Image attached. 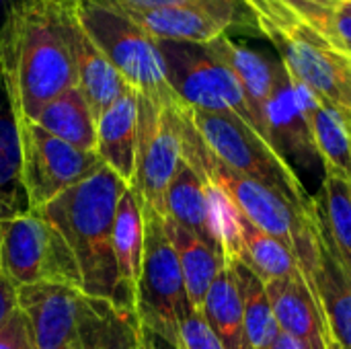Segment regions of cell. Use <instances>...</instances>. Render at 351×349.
Masks as SVG:
<instances>
[{
    "label": "cell",
    "mask_w": 351,
    "mask_h": 349,
    "mask_svg": "<svg viewBox=\"0 0 351 349\" xmlns=\"http://www.w3.org/2000/svg\"><path fill=\"white\" fill-rule=\"evenodd\" d=\"M0 66L19 115L33 121L56 97L76 86L60 19V0H21L0 35Z\"/></svg>",
    "instance_id": "1"
},
{
    "label": "cell",
    "mask_w": 351,
    "mask_h": 349,
    "mask_svg": "<svg viewBox=\"0 0 351 349\" xmlns=\"http://www.w3.org/2000/svg\"><path fill=\"white\" fill-rule=\"evenodd\" d=\"M125 189V181L111 169L101 167L86 181L39 208L72 249L82 278V292L107 300L119 311L125 309L113 253V222Z\"/></svg>",
    "instance_id": "2"
},
{
    "label": "cell",
    "mask_w": 351,
    "mask_h": 349,
    "mask_svg": "<svg viewBox=\"0 0 351 349\" xmlns=\"http://www.w3.org/2000/svg\"><path fill=\"white\" fill-rule=\"evenodd\" d=\"M261 35L276 47L294 80L351 117V60L302 23L284 0H243Z\"/></svg>",
    "instance_id": "3"
},
{
    "label": "cell",
    "mask_w": 351,
    "mask_h": 349,
    "mask_svg": "<svg viewBox=\"0 0 351 349\" xmlns=\"http://www.w3.org/2000/svg\"><path fill=\"white\" fill-rule=\"evenodd\" d=\"M16 304L31 325L37 349H93L134 315L58 284L21 286Z\"/></svg>",
    "instance_id": "4"
},
{
    "label": "cell",
    "mask_w": 351,
    "mask_h": 349,
    "mask_svg": "<svg viewBox=\"0 0 351 349\" xmlns=\"http://www.w3.org/2000/svg\"><path fill=\"white\" fill-rule=\"evenodd\" d=\"M86 33L138 95L171 103L179 99L167 80L158 41L115 0H74Z\"/></svg>",
    "instance_id": "5"
},
{
    "label": "cell",
    "mask_w": 351,
    "mask_h": 349,
    "mask_svg": "<svg viewBox=\"0 0 351 349\" xmlns=\"http://www.w3.org/2000/svg\"><path fill=\"white\" fill-rule=\"evenodd\" d=\"M189 111L204 144L222 165L267 185L300 214H315V197L306 191L294 167L251 125L234 113H216L191 107Z\"/></svg>",
    "instance_id": "6"
},
{
    "label": "cell",
    "mask_w": 351,
    "mask_h": 349,
    "mask_svg": "<svg viewBox=\"0 0 351 349\" xmlns=\"http://www.w3.org/2000/svg\"><path fill=\"white\" fill-rule=\"evenodd\" d=\"M144 216V249L142 269L136 286L134 315L148 335L162 346L175 349L179 337V321L191 306L179 259L165 232L162 216L142 204Z\"/></svg>",
    "instance_id": "7"
},
{
    "label": "cell",
    "mask_w": 351,
    "mask_h": 349,
    "mask_svg": "<svg viewBox=\"0 0 351 349\" xmlns=\"http://www.w3.org/2000/svg\"><path fill=\"white\" fill-rule=\"evenodd\" d=\"M0 272L16 288L58 284L82 290L72 249L39 210L2 220Z\"/></svg>",
    "instance_id": "8"
},
{
    "label": "cell",
    "mask_w": 351,
    "mask_h": 349,
    "mask_svg": "<svg viewBox=\"0 0 351 349\" xmlns=\"http://www.w3.org/2000/svg\"><path fill=\"white\" fill-rule=\"evenodd\" d=\"M171 91L191 109L234 113L259 136L257 117L234 72L206 43L158 41ZM263 138V136H261Z\"/></svg>",
    "instance_id": "9"
},
{
    "label": "cell",
    "mask_w": 351,
    "mask_h": 349,
    "mask_svg": "<svg viewBox=\"0 0 351 349\" xmlns=\"http://www.w3.org/2000/svg\"><path fill=\"white\" fill-rule=\"evenodd\" d=\"M23 187L31 210H39L64 191L80 185L105 167L97 152L78 150L35 121L19 117Z\"/></svg>",
    "instance_id": "10"
},
{
    "label": "cell",
    "mask_w": 351,
    "mask_h": 349,
    "mask_svg": "<svg viewBox=\"0 0 351 349\" xmlns=\"http://www.w3.org/2000/svg\"><path fill=\"white\" fill-rule=\"evenodd\" d=\"M181 99L171 103L154 101L138 95V148L136 175L132 189L142 204L165 216L167 189L181 163V134L177 107Z\"/></svg>",
    "instance_id": "11"
},
{
    "label": "cell",
    "mask_w": 351,
    "mask_h": 349,
    "mask_svg": "<svg viewBox=\"0 0 351 349\" xmlns=\"http://www.w3.org/2000/svg\"><path fill=\"white\" fill-rule=\"evenodd\" d=\"M60 19L74 66L76 86L86 99L95 119H99L103 111L125 93L130 84H125L121 74L86 33L76 14L74 0H60Z\"/></svg>",
    "instance_id": "12"
},
{
    "label": "cell",
    "mask_w": 351,
    "mask_h": 349,
    "mask_svg": "<svg viewBox=\"0 0 351 349\" xmlns=\"http://www.w3.org/2000/svg\"><path fill=\"white\" fill-rule=\"evenodd\" d=\"M263 123L269 144L290 165L298 163L304 169L323 167L308 121L296 97L294 82L282 60L278 64L274 88L263 105Z\"/></svg>",
    "instance_id": "13"
},
{
    "label": "cell",
    "mask_w": 351,
    "mask_h": 349,
    "mask_svg": "<svg viewBox=\"0 0 351 349\" xmlns=\"http://www.w3.org/2000/svg\"><path fill=\"white\" fill-rule=\"evenodd\" d=\"M306 286L321 304L333 339L351 349V274L343 267L317 222V263L306 278Z\"/></svg>",
    "instance_id": "14"
},
{
    "label": "cell",
    "mask_w": 351,
    "mask_h": 349,
    "mask_svg": "<svg viewBox=\"0 0 351 349\" xmlns=\"http://www.w3.org/2000/svg\"><path fill=\"white\" fill-rule=\"evenodd\" d=\"M292 82L308 121L325 175H333L351 183V117L319 99L298 80L292 78Z\"/></svg>",
    "instance_id": "15"
},
{
    "label": "cell",
    "mask_w": 351,
    "mask_h": 349,
    "mask_svg": "<svg viewBox=\"0 0 351 349\" xmlns=\"http://www.w3.org/2000/svg\"><path fill=\"white\" fill-rule=\"evenodd\" d=\"M265 290L282 333L308 344L313 349H327L335 341L321 304L304 280H274L265 284Z\"/></svg>",
    "instance_id": "16"
},
{
    "label": "cell",
    "mask_w": 351,
    "mask_h": 349,
    "mask_svg": "<svg viewBox=\"0 0 351 349\" xmlns=\"http://www.w3.org/2000/svg\"><path fill=\"white\" fill-rule=\"evenodd\" d=\"M138 148V93L128 86L125 93L109 105L97 119V154L121 181L132 185L136 175Z\"/></svg>",
    "instance_id": "17"
},
{
    "label": "cell",
    "mask_w": 351,
    "mask_h": 349,
    "mask_svg": "<svg viewBox=\"0 0 351 349\" xmlns=\"http://www.w3.org/2000/svg\"><path fill=\"white\" fill-rule=\"evenodd\" d=\"M165 216L191 230L195 237L224 255L214 230L210 185L185 158H181L175 177L167 189Z\"/></svg>",
    "instance_id": "18"
},
{
    "label": "cell",
    "mask_w": 351,
    "mask_h": 349,
    "mask_svg": "<svg viewBox=\"0 0 351 349\" xmlns=\"http://www.w3.org/2000/svg\"><path fill=\"white\" fill-rule=\"evenodd\" d=\"M19 109L0 66V210L6 218L33 212L23 187Z\"/></svg>",
    "instance_id": "19"
},
{
    "label": "cell",
    "mask_w": 351,
    "mask_h": 349,
    "mask_svg": "<svg viewBox=\"0 0 351 349\" xmlns=\"http://www.w3.org/2000/svg\"><path fill=\"white\" fill-rule=\"evenodd\" d=\"M142 249H144V216H142V200L128 185L123 191L115 222H113V253L121 290L123 309L134 313L136 302V286L142 269Z\"/></svg>",
    "instance_id": "20"
},
{
    "label": "cell",
    "mask_w": 351,
    "mask_h": 349,
    "mask_svg": "<svg viewBox=\"0 0 351 349\" xmlns=\"http://www.w3.org/2000/svg\"><path fill=\"white\" fill-rule=\"evenodd\" d=\"M206 45L239 78V82H241L247 99H249V105H251V109H253V113L257 117L259 132H261L263 140L269 144L265 123H263V105H265V101H267V97H269V93L274 88L280 58L271 60V58L247 47V45H241L234 39H230L228 33L216 37L214 41L206 43Z\"/></svg>",
    "instance_id": "21"
},
{
    "label": "cell",
    "mask_w": 351,
    "mask_h": 349,
    "mask_svg": "<svg viewBox=\"0 0 351 349\" xmlns=\"http://www.w3.org/2000/svg\"><path fill=\"white\" fill-rule=\"evenodd\" d=\"M156 41L210 43L230 31L216 12L202 6H162L154 10H128Z\"/></svg>",
    "instance_id": "22"
},
{
    "label": "cell",
    "mask_w": 351,
    "mask_h": 349,
    "mask_svg": "<svg viewBox=\"0 0 351 349\" xmlns=\"http://www.w3.org/2000/svg\"><path fill=\"white\" fill-rule=\"evenodd\" d=\"M162 224L179 259L189 304L195 311H202L206 294L212 282L216 280V276L220 274V269L226 265V259L224 255H220L216 249H212L208 243H204L199 237H195L191 230L183 228L175 220L162 216Z\"/></svg>",
    "instance_id": "23"
},
{
    "label": "cell",
    "mask_w": 351,
    "mask_h": 349,
    "mask_svg": "<svg viewBox=\"0 0 351 349\" xmlns=\"http://www.w3.org/2000/svg\"><path fill=\"white\" fill-rule=\"evenodd\" d=\"M33 121L78 150H97V119L78 86L68 88L47 103Z\"/></svg>",
    "instance_id": "24"
},
{
    "label": "cell",
    "mask_w": 351,
    "mask_h": 349,
    "mask_svg": "<svg viewBox=\"0 0 351 349\" xmlns=\"http://www.w3.org/2000/svg\"><path fill=\"white\" fill-rule=\"evenodd\" d=\"M199 313L224 349H249L245 337L243 300L234 272L228 263L212 282Z\"/></svg>",
    "instance_id": "25"
},
{
    "label": "cell",
    "mask_w": 351,
    "mask_h": 349,
    "mask_svg": "<svg viewBox=\"0 0 351 349\" xmlns=\"http://www.w3.org/2000/svg\"><path fill=\"white\" fill-rule=\"evenodd\" d=\"M239 230L241 251L237 261H243L247 267H251L265 284L274 280H304L292 251L284 243H280L278 239L269 237L253 222H249L241 212Z\"/></svg>",
    "instance_id": "26"
},
{
    "label": "cell",
    "mask_w": 351,
    "mask_h": 349,
    "mask_svg": "<svg viewBox=\"0 0 351 349\" xmlns=\"http://www.w3.org/2000/svg\"><path fill=\"white\" fill-rule=\"evenodd\" d=\"M319 228L343 267L351 274V183L325 175L321 193L315 197Z\"/></svg>",
    "instance_id": "27"
},
{
    "label": "cell",
    "mask_w": 351,
    "mask_h": 349,
    "mask_svg": "<svg viewBox=\"0 0 351 349\" xmlns=\"http://www.w3.org/2000/svg\"><path fill=\"white\" fill-rule=\"evenodd\" d=\"M237 278L241 300H243V319H245V337L249 349H267L280 333V327L274 317L271 302L267 298L265 282L243 261H226Z\"/></svg>",
    "instance_id": "28"
},
{
    "label": "cell",
    "mask_w": 351,
    "mask_h": 349,
    "mask_svg": "<svg viewBox=\"0 0 351 349\" xmlns=\"http://www.w3.org/2000/svg\"><path fill=\"white\" fill-rule=\"evenodd\" d=\"M115 2L121 4L125 10H154L162 6H202L222 16L230 25V29H243L261 35L253 10L243 0H115Z\"/></svg>",
    "instance_id": "29"
},
{
    "label": "cell",
    "mask_w": 351,
    "mask_h": 349,
    "mask_svg": "<svg viewBox=\"0 0 351 349\" xmlns=\"http://www.w3.org/2000/svg\"><path fill=\"white\" fill-rule=\"evenodd\" d=\"M175 349H224V346L214 335L204 315L189 306L179 321V337Z\"/></svg>",
    "instance_id": "30"
},
{
    "label": "cell",
    "mask_w": 351,
    "mask_h": 349,
    "mask_svg": "<svg viewBox=\"0 0 351 349\" xmlns=\"http://www.w3.org/2000/svg\"><path fill=\"white\" fill-rule=\"evenodd\" d=\"M0 349H37L31 325L19 309L0 325Z\"/></svg>",
    "instance_id": "31"
},
{
    "label": "cell",
    "mask_w": 351,
    "mask_h": 349,
    "mask_svg": "<svg viewBox=\"0 0 351 349\" xmlns=\"http://www.w3.org/2000/svg\"><path fill=\"white\" fill-rule=\"evenodd\" d=\"M144 339V331L136 319V315H130L128 319H123L117 329L99 346L93 349H136Z\"/></svg>",
    "instance_id": "32"
},
{
    "label": "cell",
    "mask_w": 351,
    "mask_h": 349,
    "mask_svg": "<svg viewBox=\"0 0 351 349\" xmlns=\"http://www.w3.org/2000/svg\"><path fill=\"white\" fill-rule=\"evenodd\" d=\"M16 292H19V288L0 272V325L19 309Z\"/></svg>",
    "instance_id": "33"
},
{
    "label": "cell",
    "mask_w": 351,
    "mask_h": 349,
    "mask_svg": "<svg viewBox=\"0 0 351 349\" xmlns=\"http://www.w3.org/2000/svg\"><path fill=\"white\" fill-rule=\"evenodd\" d=\"M267 349H313L308 344H304V341H300V339H296V337H292V335H288V333H278V337L274 339V344L269 346Z\"/></svg>",
    "instance_id": "34"
},
{
    "label": "cell",
    "mask_w": 351,
    "mask_h": 349,
    "mask_svg": "<svg viewBox=\"0 0 351 349\" xmlns=\"http://www.w3.org/2000/svg\"><path fill=\"white\" fill-rule=\"evenodd\" d=\"M19 2H21V0H0V35H2V29H4V25H6V21H8L12 8H14Z\"/></svg>",
    "instance_id": "35"
},
{
    "label": "cell",
    "mask_w": 351,
    "mask_h": 349,
    "mask_svg": "<svg viewBox=\"0 0 351 349\" xmlns=\"http://www.w3.org/2000/svg\"><path fill=\"white\" fill-rule=\"evenodd\" d=\"M136 349H160V348H158V339H156V337H152V335H148V333L144 331V339H142V344H140Z\"/></svg>",
    "instance_id": "36"
},
{
    "label": "cell",
    "mask_w": 351,
    "mask_h": 349,
    "mask_svg": "<svg viewBox=\"0 0 351 349\" xmlns=\"http://www.w3.org/2000/svg\"><path fill=\"white\" fill-rule=\"evenodd\" d=\"M2 220H6V216H4V212L0 210V245H2Z\"/></svg>",
    "instance_id": "37"
},
{
    "label": "cell",
    "mask_w": 351,
    "mask_h": 349,
    "mask_svg": "<svg viewBox=\"0 0 351 349\" xmlns=\"http://www.w3.org/2000/svg\"><path fill=\"white\" fill-rule=\"evenodd\" d=\"M339 51H341V53H346V56H348V58L351 60V45H346V47H341Z\"/></svg>",
    "instance_id": "38"
},
{
    "label": "cell",
    "mask_w": 351,
    "mask_h": 349,
    "mask_svg": "<svg viewBox=\"0 0 351 349\" xmlns=\"http://www.w3.org/2000/svg\"><path fill=\"white\" fill-rule=\"evenodd\" d=\"M327 349H343V348H341V346H339L337 341H333V344H331V346H329Z\"/></svg>",
    "instance_id": "39"
}]
</instances>
